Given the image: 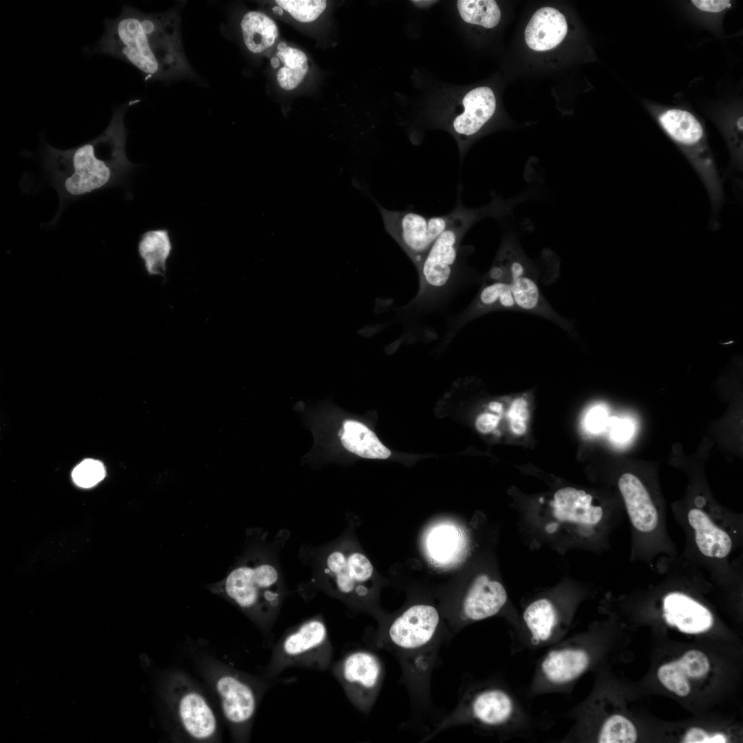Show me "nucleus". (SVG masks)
<instances>
[{"label":"nucleus","mask_w":743,"mask_h":743,"mask_svg":"<svg viewBox=\"0 0 743 743\" xmlns=\"http://www.w3.org/2000/svg\"><path fill=\"white\" fill-rule=\"evenodd\" d=\"M411 2L413 4L418 6H420V7H427V6H430L432 3H434L435 2H436V1H429V0H427V1H421V0H419V1H411Z\"/></svg>","instance_id":"nucleus-40"},{"label":"nucleus","mask_w":743,"mask_h":743,"mask_svg":"<svg viewBox=\"0 0 743 743\" xmlns=\"http://www.w3.org/2000/svg\"><path fill=\"white\" fill-rule=\"evenodd\" d=\"M469 709L471 717L480 723L496 726L510 720L515 707L512 698L506 692L492 688L475 694Z\"/></svg>","instance_id":"nucleus-22"},{"label":"nucleus","mask_w":743,"mask_h":743,"mask_svg":"<svg viewBox=\"0 0 743 743\" xmlns=\"http://www.w3.org/2000/svg\"><path fill=\"white\" fill-rule=\"evenodd\" d=\"M663 617L667 623L687 634H698L713 624L711 611L688 594L674 591L663 599Z\"/></svg>","instance_id":"nucleus-14"},{"label":"nucleus","mask_w":743,"mask_h":743,"mask_svg":"<svg viewBox=\"0 0 743 743\" xmlns=\"http://www.w3.org/2000/svg\"><path fill=\"white\" fill-rule=\"evenodd\" d=\"M528 418L529 410L526 400L522 397L514 399L508 412L511 431L516 435L524 434L527 430Z\"/></svg>","instance_id":"nucleus-33"},{"label":"nucleus","mask_w":743,"mask_h":743,"mask_svg":"<svg viewBox=\"0 0 743 743\" xmlns=\"http://www.w3.org/2000/svg\"><path fill=\"white\" fill-rule=\"evenodd\" d=\"M637 739L635 726L627 718L614 715L604 722L599 733L601 743H634Z\"/></svg>","instance_id":"nucleus-29"},{"label":"nucleus","mask_w":743,"mask_h":743,"mask_svg":"<svg viewBox=\"0 0 743 743\" xmlns=\"http://www.w3.org/2000/svg\"><path fill=\"white\" fill-rule=\"evenodd\" d=\"M440 616L431 605H414L397 617L389 626L381 642L404 652H416L434 639Z\"/></svg>","instance_id":"nucleus-12"},{"label":"nucleus","mask_w":743,"mask_h":743,"mask_svg":"<svg viewBox=\"0 0 743 743\" xmlns=\"http://www.w3.org/2000/svg\"><path fill=\"white\" fill-rule=\"evenodd\" d=\"M554 594L555 590L536 597L524 610L523 620L535 643L548 640L559 621L561 608Z\"/></svg>","instance_id":"nucleus-21"},{"label":"nucleus","mask_w":743,"mask_h":743,"mask_svg":"<svg viewBox=\"0 0 743 743\" xmlns=\"http://www.w3.org/2000/svg\"><path fill=\"white\" fill-rule=\"evenodd\" d=\"M589 663L590 657L584 649L564 647L549 652L542 660L541 670L548 681L560 685L578 678Z\"/></svg>","instance_id":"nucleus-20"},{"label":"nucleus","mask_w":743,"mask_h":743,"mask_svg":"<svg viewBox=\"0 0 743 743\" xmlns=\"http://www.w3.org/2000/svg\"><path fill=\"white\" fill-rule=\"evenodd\" d=\"M271 65L273 68L277 69L280 65V61L277 56H274L270 60Z\"/></svg>","instance_id":"nucleus-41"},{"label":"nucleus","mask_w":743,"mask_h":743,"mask_svg":"<svg viewBox=\"0 0 743 743\" xmlns=\"http://www.w3.org/2000/svg\"><path fill=\"white\" fill-rule=\"evenodd\" d=\"M105 475V470L103 464L93 459L83 461L74 468L72 472L74 482L83 488H89L96 485L104 478Z\"/></svg>","instance_id":"nucleus-32"},{"label":"nucleus","mask_w":743,"mask_h":743,"mask_svg":"<svg viewBox=\"0 0 743 743\" xmlns=\"http://www.w3.org/2000/svg\"><path fill=\"white\" fill-rule=\"evenodd\" d=\"M217 590L266 629L272 626L285 596L277 568L259 557L232 570Z\"/></svg>","instance_id":"nucleus-4"},{"label":"nucleus","mask_w":743,"mask_h":743,"mask_svg":"<svg viewBox=\"0 0 743 743\" xmlns=\"http://www.w3.org/2000/svg\"><path fill=\"white\" fill-rule=\"evenodd\" d=\"M105 31L96 51L122 59L147 79L176 80L194 76L184 52L180 18L175 11L144 14L122 8L105 21Z\"/></svg>","instance_id":"nucleus-2"},{"label":"nucleus","mask_w":743,"mask_h":743,"mask_svg":"<svg viewBox=\"0 0 743 743\" xmlns=\"http://www.w3.org/2000/svg\"><path fill=\"white\" fill-rule=\"evenodd\" d=\"M499 422V416L491 413H483L477 418L475 427L480 433H486L493 431Z\"/></svg>","instance_id":"nucleus-38"},{"label":"nucleus","mask_w":743,"mask_h":743,"mask_svg":"<svg viewBox=\"0 0 743 743\" xmlns=\"http://www.w3.org/2000/svg\"><path fill=\"white\" fill-rule=\"evenodd\" d=\"M462 103L464 111L455 118L453 129L459 135L471 136L493 116L496 108L495 96L489 87H479L468 92Z\"/></svg>","instance_id":"nucleus-19"},{"label":"nucleus","mask_w":743,"mask_h":743,"mask_svg":"<svg viewBox=\"0 0 743 743\" xmlns=\"http://www.w3.org/2000/svg\"><path fill=\"white\" fill-rule=\"evenodd\" d=\"M276 56L283 64L277 74L279 85L286 90L296 88L308 71L306 55L297 48L288 46L281 51H277Z\"/></svg>","instance_id":"nucleus-27"},{"label":"nucleus","mask_w":743,"mask_h":743,"mask_svg":"<svg viewBox=\"0 0 743 743\" xmlns=\"http://www.w3.org/2000/svg\"><path fill=\"white\" fill-rule=\"evenodd\" d=\"M496 259L506 270L518 310L539 315L572 332L573 326L570 321L559 315L545 299L539 286L537 266L526 255L518 241L507 237Z\"/></svg>","instance_id":"nucleus-8"},{"label":"nucleus","mask_w":743,"mask_h":743,"mask_svg":"<svg viewBox=\"0 0 743 743\" xmlns=\"http://www.w3.org/2000/svg\"><path fill=\"white\" fill-rule=\"evenodd\" d=\"M551 497L518 517L530 546H546L561 554L571 549L600 552L608 548L621 517L583 489L565 486Z\"/></svg>","instance_id":"nucleus-3"},{"label":"nucleus","mask_w":743,"mask_h":743,"mask_svg":"<svg viewBox=\"0 0 743 743\" xmlns=\"http://www.w3.org/2000/svg\"><path fill=\"white\" fill-rule=\"evenodd\" d=\"M691 3L702 12L713 14L723 12L731 6L728 0H693Z\"/></svg>","instance_id":"nucleus-37"},{"label":"nucleus","mask_w":743,"mask_h":743,"mask_svg":"<svg viewBox=\"0 0 743 743\" xmlns=\"http://www.w3.org/2000/svg\"><path fill=\"white\" fill-rule=\"evenodd\" d=\"M508 601L504 585L487 574L477 575L470 585L462 603L467 620L476 621L499 613Z\"/></svg>","instance_id":"nucleus-15"},{"label":"nucleus","mask_w":743,"mask_h":743,"mask_svg":"<svg viewBox=\"0 0 743 743\" xmlns=\"http://www.w3.org/2000/svg\"><path fill=\"white\" fill-rule=\"evenodd\" d=\"M519 200V198L502 200L496 197L490 204L475 209L465 208L458 200L453 220L433 243L418 268L420 279L418 299H429L440 293L450 281L460 241L475 223L487 216L504 215Z\"/></svg>","instance_id":"nucleus-5"},{"label":"nucleus","mask_w":743,"mask_h":743,"mask_svg":"<svg viewBox=\"0 0 743 743\" xmlns=\"http://www.w3.org/2000/svg\"><path fill=\"white\" fill-rule=\"evenodd\" d=\"M608 422V413L606 408L597 405L592 407L586 413L584 425L590 433H599L607 427Z\"/></svg>","instance_id":"nucleus-34"},{"label":"nucleus","mask_w":743,"mask_h":743,"mask_svg":"<svg viewBox=\"0 0 743 743\" xmlns=\"http://www.w3.org/2000/svg\"><path fill=\"white\" fill-rule=\"evenodd\" d=\"M457 537L451 528L442 526L432 532L428 541L429 550L433 558L445 561L456 548Z\"/></svg>","instance_id":"nucleus-31"},{"label":"nucleus","mask_w":743,"mask_h":743,"mask_svg":"<svg viewBox=\"0 0 743 743\" xmlns=\"http://www.w3.org/2000/svg\"><path fill=\"white\" fill-rule=\"evenodd\" d=\"M118 107L105 131L95 138L69 149L45 144L43 166L59 198L55 224L69 202L94 192L125 184L136 165L126 155L127 130L124 116L128 107Z\"/></svg>","instance_id":"nucleus-1"},{"label":"nucleus","mask_w":743,"mask_h":743,"mask_svg":"<svg viewBox=\"0 0 743 743\" xmlns=\"http://www.w3.org/2000/svg\"><path fill=\"white\" fill-rule=\"evenodd\" d=\"M326 588L345 601L364 599L369 594L374 568L367 557L341 546L327 554L323 563Z\"/></svg>","instance_id":"nucleus-11"},{"label":"nucleus","mask_w":743,"mask_h":743,"mask_svg":"<svg viewBox=\"0 0 743 743\" xmlns=\"http://www.w3.org/2000/svg\"><path fill=\"white\" fill-rule=\"evenodd\" d=\"M496 310H517L510 283L503 281H487L468 312L467 318Z\"/></svg>","instance_id":"nucleus-26"},{"label":"nucleus","mask_w":743,"mask_h":743,"mask_svg":"<svg viewBox=\"0 0 743 743\" xmlns=\"http://www.w3.org/2000/svg\"><path fill=\"white\" fill-rule=\"evenodd\" d=\"M567 32L564 15L555 8L543 7L537 10L530 19L524 36L530 49L546 51L560 44Z\"/></svg>","instance_id":"nucleus-17"},{"label":"nucleus","mask_w":743,"mask_h":743,"mask_svg":"<svg viewBox=\"0 0 743 743\" xmlns=\"http://www.w3.org/2000/svg\"><path fill=\"white\" fill-rule=\"evenodd\" d=\"M288 47L285 42H280L277 47V51H281Z\"/></svg>","instance_id":"nucleus-43"},{"label":"nucleus","mask_w":743,"mask_h":743,"mask_svg":"<svg viewBox=\"0 0 743 743\" xmlns=\"http://www.w3.org/2000/svg\"><path fill=\"white\" fill-rule=\"evenodd\" d=\"M457 6L462 19L469 23L493 28L501 19L500 10L493 0H459Z\"/></svg>","instance_id":"nucleus-28"},{"label":"nucleus","mask_w":743,"mask_h":743,"mask_svg":"<svg viewBox=\"0 0 743 743\" xmlns=\"http://www.w3.org/2000/svg\"><path fill=\"white\" fill-rule=\"evenodd\" d=\"M173 248L168 228L149 229L140 236L138 252L148 274L166 278L167 260Z\"/></svg>","instance_id":"nucleus-23"},{"label":"nucleus","mask_w":743,"mask_h":743,"mask_svg":"<svg viewBox=\"0 0 743 743\" xmlns=\"http://www.w3.org/2000/svg\"><path fill=\"white\" fill-rule=\"evenodd\" d=\"M339 435L343 446L360 457L386 459L391 454L372 431L357 421H345Z\"/></svg>","instance_id":"nucleus-24"},{"label":"nucleus","mask_w":743,"mask_h":743,"mask_svg":"<svg viewBox=\"0 0 743 743\" xmlns=\"http://www.w3.org/2000/svg\"><path fill=\"white\" fill-rule=\"evenodd\" d=\"M683 742L685 743H725L726 737L724 734L715 733L710 735L699 728H692L686 733Z\"/></svg>","instance_id":"nucleus-36"},{"label":"nucleus","mask_w":743,"mask_h":743,"mask_svg":"<svg viewBox=\"0 0 743 743\" xmlns=\"http://www.w3.org/2000/svg\"><path fill=\"white\" fill-rule=\"evenodd\" d=\"M607 426L612 440L618 443H623L630 439L634 432V425L627 419L612 418L609 419Z\"/></svg>","instance_id":"nucleus-35"},{"label":"nucleus","mask_w":743,"mask_h":743,"mask_svg":"<svg viewBox=\"0 0 743 743\" xmlns=\"http://www.w3.org/2000/svg\"><path fill=\"white\" fill-rule=\"evenodd\" d=\"M177 711L185 731L198 740H208L217 731L215 715L205 698L199 693L189 691L177 701Z\"/></svg>","instance_id":"nucleus-18"},{"label":"nucleus","mask_w":743,"mask_h":743,"mask_svg":"<svg viewBox=\"0 0 743 743\" xmlns=\"http://www.w3.org/2000/svg\"><path fill=\"white\" fill-rule=\"evenodd\" d=\"M489 409L496 413H500L502 411V405L498 402H491L489 404Z\"/></svg>","instance_id":"nucleus-39"},{"label":"nucleus","mask_w":743,"mask_h":743,"mask_svg":"<svg viewBox=\"0 0 743 743\" xmlns=\"http://www.w3.org/2000/svg\"><path fill=\"white\" fill-rule=\"evenodd\" d=\"M272 11H273V12H274L275 14H278V15H281H281L283 14V9H282V8H281V7H279V6L273 7V8H272Z\"/></svg>","instance_id":"nucleus-42"},{"label":"nucleus","mask_w":743,"mask_h":743,"mask_svg":"<svg viewBox=\"0 0 743 743\" xmlns=\"http://www.w3.org/2000/svg\"><path fill=\"white\" fill-rule=\"evenodd\" d=\"M240 26L246 47L255 54L266 51L273 45L279 35L277 25L273 19L259 11L246 12Z\"/></svg>","instance_id":"nucleus-25"},{"label":"nucleus","mask_w":743,"mask_h":743,"mask_svg":"<svg viewBox=\"0 0 743 743\" xmlns=\"http://www.w3.org/2000/svg\"><path fill=\"white\" fill-rule=\"evenodd\" d=\"M387 232L400 245L417 269L429 249L453 220L456 211L427 217L413 211H390L377 204Z\"/></svg>","instance_id":"nucleus-9"},{"label":"nucleus","mask_w":743,"mask_h":743,"mask_svg":"<svg viewBox=\"0 0 743 743\" xmlns=\"http://www.w3.org/2000/svg\"><path fill=\"white\" fill-rule=\"evenodd\" d=\"M333 648L323 619L308 618L285 632L277 643L268 667L276 676L290 667L325 671L332 665Z\"/></svg>","instance_id":"nucleus-7"},{"label":"nucleus","mask_w":743,"mask_h":743,"mask_svg":"<svg viewBox=\"0 0 743 743\" xmlns=\"http://www.w3.org/2000/svg\"><path fill=\"white\" fill-rule=\"evenodd\" d=\"M275 2L293 18L303 23L316 20L327 6L326 1L323 0H277Z\"/></svg>","instance_id":"nucleus-30"},{"label":"nucleus","mask_w":743,"mask_h":743,"mask_svg":"<svg viewBox=\"0 0 743 743\" xmlns=\"http://www.w3.org/2000/svg\"><path fill=\"white\" fill-rule=\"evenodd\" d=\"M651 112L664 132L678 147L702 181L713 213L723 203L722 181L709 147L704 127L691 111L681 108L651 106Z\"/></svg>","instance_id":"nucleus-6"},{"label":"nucleus","mask_w":743,"mask_h":743,"mask_svg":"<svg viewBox=\"0 0 743 743\" xmlns=\"http://www.w3.org/2000/svg\"><path fill=\"white\" fill-rule=\"evenodd\" d=\"M331 669L355 707L361 712H369L384 676L378 656L366 649L352 650L333 663Z\"/></svg>","instance_id":"nucleus-10"},{"label":"nucleus","mask_w":743,"mask_h":743,"mask_svg":"<svg viewBox=\"0 0 743 743\" xmlns=\"http://www.w3.org/2000/svg\"><path fill=\"white\" fill-rule=\"evenodd\" d=\"M707 656L698 650L687 652L680 659L663 665L657 675L660 682L679 696H687L691 690L689 678H700L709 671Z\"/></svg>","instance_id":"nucleus-16"},{"label":"nucleus","mask_w":743,"mask_h":743,"mask_svg":"<svg viewBox=\"0 0 743 743\" xmlns=\"http://www.w3.org/2000/svg\"><path fill=\"white\" fill-rule=\"evenodd\" d=\"M215 688L226 720L237 726H248L257 706L253 686L237 675L226 674L217 679Z\"/></svg>","instance_id":"nucleus-13"}]
</instances>
